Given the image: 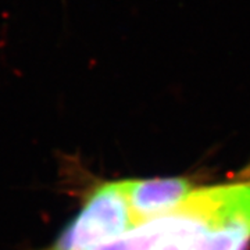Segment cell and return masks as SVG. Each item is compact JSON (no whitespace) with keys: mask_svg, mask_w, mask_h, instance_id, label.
<instances>
[{"mask_svg":"<svg viewBox=\"0 0 250 250\" xmlns=\"http://www.w3.org/2000/svg\"><path fill=\"white\" fill-rule=\"evenodd\" d=\"M124 181L96 188L49 250H93L135 227Z\"/></svg>","mask_w":250,"mask_h":250,"instance_id":"cell-2","label":"cell"},{"mask_svg":"<svg viewBox=\"0 0 250 250\" xmlns=\"http://www.w3.org/2000/svg\"><path fill=\"white\" fill-rule=\"evenodd\" d=\"M152 250H248L250 181L193 189Z\"/></svg>","mask_w":250,"mask_h":250,"instance_id":"cell-1","label":"cell"},{"mask_svg":"<svg viewBox=\"0 0 250 250\" xmlns=\"http://www.w3.org/2000/svg\"><path fill=\"white\" fill-rule=\"evenodd\" d=\"M125 193L135 223H146L172 211L193 190L187 178L124 179Z\"/></svg>","mask_w":250,"mask_h":250,"instance_id":"cell-3","label":"cell"},{"mask_svg":"<svg viewBox=\"0 0 250 250\" xmlns=\"http://www.w3.org/2000/svg\"><path fill=\"white\" fill-rule=\"evenodd\" d=\"M171 227L170 213L138 224L116 239L100 245L93 250H152Z\"/></svg>","mask_w":250,"mask_h":250,"instance_id":"cell-4","label":"cell"}]
</instances>
